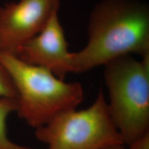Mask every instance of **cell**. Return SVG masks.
Returning a JSON list of instances; mask_svg holds the SVG:
<instances>
[{"mask_svg":"<svg viewBox=\"0 0 149 149\" xmlns=\"http://www.w3.org/2000/svg\"><path fill=\"white\" fill-rule=\"evenodd\" d=\"M88 42L72 53V72H87L122 56L149 55V6L142 0H100L91 11Z\"/></svg>","mask_w":149,"mask_h":149,"instance_id":"1","label":"cell"},{"mask_svg":"<svg viewBox=\"0 0 149 149\" xmlns=\"http://www.w3.org/2000/svg\"><path fill=\"white\" fill-rule=\"evenodd\" d=\"M0 61L15 88L18 116L35 129L76 109L83 101L79 82H66L48 68L25 62L13 54L0 52Z\"/></svg>","mask_w":149,"mask_h":149,"instance_id":"2","label":"cell"},{"mask_svg":"<svg viewBox=\"0 0 149 149\" xmlns=\"http://www.w3.org/2000/svg\"><path fill=\"white\" fill-rule=\"evenodd\" d=\"M108 107L124 144L149 130V55L137 59L122 56L104 65Z\"/></svg>","mask_w":149,"mask_h":149,"instance_id":"3","label":"cell"},{"mask_svg":"<svg viewBox=\"0 0 149 149\" xmlns=\"http://www.w3.org/2000/svg\"><path fill=\"white\" fill-rule=\"evenodd\" d=\"M35 134L47 149H103L124 144L102 89L87 109L65 112L35 129Z\"/></svg>","mask_w":149,"mask_h":149,"instance_id":"4","label":"cell"},{"mask_svg":"<svg viewBox=\"0 0 149 149\" xmlns=\"http://www.w3.org/2000/svg\"><path fill=\"white\" fill-rule=\"evenodd\" d=\"M59 9V0H18L0 6L1 52L16 55Z\"/></svg>","mask_w":149,"mask_h":149,"instance_id":"5","label":"cell"},{"mask_svg":"<svg viewBox=\"0 0 149 149\" xmlns=\"http://www.w3.org/2000/svg\"><path fill=\"white\" fill-rule=\"evenodd\" d=\"M15 55L29 64L48 68L59 79H64L67 74L72 72V53L68 51L59 10L38 34L24 43Z\"/></svg>","mask_w":149,"mask_h":149,"instance_id":"6","label":"cell"},{"mask_svg":"<svg viewBox=\"0 0 149 149\" xmlns=\"http://www.w3.org/2000/svg\"><path fill=\"white\" fill-rule=\"evenodd\" d=\"M17 109L16 98L0 97V149H37L18 144L9 138L6 121L9 115Z\"/></svg>","mask_w":149,"mask_h":149,"instance_id":"7","label":"cell"},{"mask_svg":"<svg viewBox=\"0 0 149 149\" xmlns=\"http://www.w3.org/2000/svg\"><path fill=\"white\" fill-rule=\"evenodd\" d=\"M0 52H1V44H0ZM0 97H17L16 91L12 80L1 61H0Z\"/></svg>","mask_w":149,"mask_h":149,"instance_id":"8","label":"cell"},{"mask_svg":"<svg viewBox=\"0 0 149 149\" xmlns=\"http://www.w3.org/2000/svg\"><path fill=\"white\" fill-rule=\"evenodd\" d=\"M129 149H149V131L132 142Z\"/></svg>","mask_w":149,"mask_h":149,"instance_id":"9","label":"cell"},{"mask_svg":"<svg viewBox=\"0 0 149 149\" xmlns=\"http://www.w3.org/2000/svg\"><path fill=\"white\" fill-rule=\"evenodd\" d=\"M122 146L123 145H113V146L106 147L103 149H124Z\"/></svg>","mask_w":149,"mask_h":149,"instance_id":"10","label":"cell"}]
</instances>
